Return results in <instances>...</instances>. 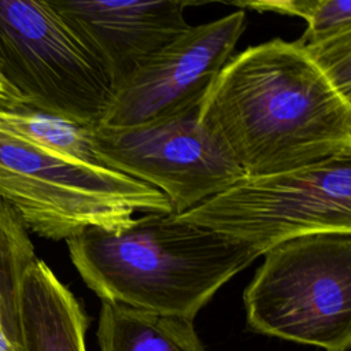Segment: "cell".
<instances>
[{
    "instance_id": "15",
    "label": "cell",
    "mask_w": 351,
    "mask_h": 351,
    "mask_svg": "<svg viewBox=\"0 0 351 351\" xmlns=\"http://www.w3.org/2000/svg\"><path fill=\"white\" fill-rule=\"evenodd\" d=\"M22 103V96L0 74V110H11Z\"/></svg>"
},
{
    "instance_id": "11",
    "label": "cell",
    "mask_w": 351,
    "mask_h": 351,
    "mask_svg": "<svg viewBox=\"0 0 351 351\" xmlns=\"http://www.w3.org/2000/svg\"><path fill=\"white\" fill-rule=\"evenodd\" d=\"M100 351H206L192 319L101 300Z\"/></svg>"
},
{
    "instance_id": "6",
    "label": "cell",
    "mask_w": 351,
    "mask_h": 351,
    "mask_svg": "<svg viewBox=\"0 0 351 351\" xmlns=\"http://www.w3.org/2000/svg\"><path fill=\"white\" fill-rule=\"evenodd\" d=\"M0 74L25 104L93 128L114 96L97 58L47 0H0Z\"/></svg>"
},
{
    "instance_id": "8",
    "label": "cell",
    "mask_w": 351,
    "mask_h": 351,
    "mask_svg": "<svg viewBox=\"0 0 351 351\" xmlns=\"http://www.w3.org/2000/svg\"><path fill=\"white\" fill-rule=\"evenodd\" d=\"M245 25V11L239 10L189 26L138 66L114 93L100 125L136 126L200 107Z\"/></svg>"
},
{
    "instance_id": "7",
    "label": "cell",
    "mask_w": 351,
    "mask_h": 351,
    "mask_svg": "<svg viewBox=\"0 0 351 351\" xmlns=\"http://www.w3.org/2000/svg\"><path fill=\"white\" fill-rule=\"evenodd\" d=\"M199 111L126 128L99 125L92 136L96 158L162 192L174 214L189 211L245 176Z\"/></svg>"
},
{
    "instance_id": "12",
    "label": "cell",
    "mask_w": 351,
    "mask_h": 351,
    "mask_svg": "<svg viewBox=\"0 0 351 351\" xmlns=\"http://www.w3.org/2000/svg\"><path fill=\"white\" fill-rule=\"evenodd\" d=\"M93 129L25 103L11 110H0V130L58 156L101 166L92 147Z\"/></svg>"
},
{
    "instance_id": "9",
    "label": "cell",
    "mask_w": 351,
    "mask_h": 351,
    "mask_svg": "<svg viewBox=\"0 0 351 351\" xmlns=\"http://www.w3.org/2000/svg\"><path fill=\"white\" fill-rule=\"evenodd\" d=\"M51 4L97 58L114 93L143 62L191 26L184 16L186 1L52 0Z\"/></svg>"
},
{
    "instance_id": "3",
    "label": "cell",
    "mask_w": 351,
    "mask_h": 351,
    "mask_svg": "<svg viewBox=\"0 0 351 351\" xmlns=\"http://www.w3.org/2000/svg\"><path fill=\"white\" fill-rule=\"evenodd\" d=\"M0 199L27 230L55 241L90 226L123 228L136 213H173L166 196L141 181L58 156L3 130Z\"/></svg>"
},
{
    "instance_id": "2",
    "label": "cell",
    "mask_w": 351,
    "mask_h": 351,
    "mask_svg": "<svg viewBox=\"0 0 351 351\" xmlns=\"http://www.w3.org/2000/svg\"><path fill=\"white\" fill-rule=\"evenodd\" d=\"M84 282L106 302L192 319L261 254L174 213H147L118 229L66 240Z\"/></svg>"
},
{
    "instance_id": "5",
    "label": "cell",
    "mask_w": 351,
    "mask_h": 351,
    "mask_svg": "<svg viewBox=\"0 0 351 351\" xmlns=\"http://www.w3.org/2000/svg\"><path fill=\"white\" fill-rule=\"evenodd\" d=\"M181 219L244 243L265 255L311 233H351V154L302 169L244 176Z\"/></svg>"
},
{
    "instance_id": "4",
    "label": "cell",
    "mask_w": 351,
    "mask_h": 351,
    "mask_svg": "<svg viewBox=\"0 0 351 351\" xmlns=\"http://www.w3.org/2000/svg\"><path fill=\"white\" fill-rule=\"evenodd\" d=\"M263 256L243 295L248 326L325 351L350 350L351 233L299 236Z\"/></svg>"
},
{
    "instance_id": "10",
    "label": "cell",
    "mask_w": 351,
    "mask_h": 351,
    "mask_svg": "<svg viewBox=\"0 0 351 351\" xmlns=\"http://www.w3.org/2000/svg\"><path fill=\"white\" fill-rule=\"evenodd\" d=\"M88 324L71 291L36 258L21 277L8 337L19 351H86Z\"/></svg>"
},
{
    "instance_id": "13",
    "label": "cell",
    "mask_w": 351,
    "mask_h": 351,
    "mask_svg": "<svg viewBox=\"0 0 351 351\" xmlns=\"http://www.w3.org/2000/svg\"><path fill=\"white\" fill-rule=\"evenodd\" d=\"M36 259L33 244L29 240L18 213L0 199V326L3 328L1 302L15 298L25 269ZM4 329V328H3Z\"/></svg>"
},
{
    "instance_id": "14",
    "label": "cell",
    "mask_w": 351,
    "mask_h": 351,
    "mask_svg": "<svg viewBox=\"0 0 351 351\" xmlns=\"http://www.w3.org/2000/svg\"><path fill=\"white\" fill-rule=\"evenodd\" d=\"M313 60L328 82L351 101V29L310 41H295Z\"/></svg>"
},
{
    "instance_id": "1",
    "label": "cell",
    "mask_w": 351,
    "mask_h": 351,
    "mask_svg": "<svg viewBox=\"0 0 351 351\" xmlns=\"http://www.w3.org/2000/svg\"><path fill=\"white\" fill-rule=\"evenodd\" d=\"M199 119L248 177L351 154V101L295 41L273 38L230 58Z\"/></svg>"
}]
</instances>
